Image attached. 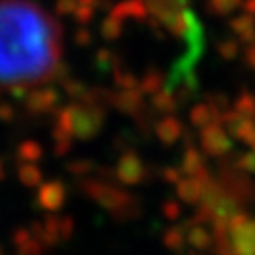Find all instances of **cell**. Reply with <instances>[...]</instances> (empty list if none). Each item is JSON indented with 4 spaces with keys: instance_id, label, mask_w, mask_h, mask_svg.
<instances>
[{
    "instance_id": "obj_1",
    "label": "cell",
    "mask_w": 255,
    "mask_h": 255,
    "mask_svg": "<svg viewBox=\"0 0 255 255\" xmlns=\"http://www.w3.org/2000/svg\"><path fill=\"white\" fill-rule=\"evenodd\" d=\"M59 59L55 19L30 0H0V87L25 89L46 82Z\"/></svg>"
}]
</instances>
